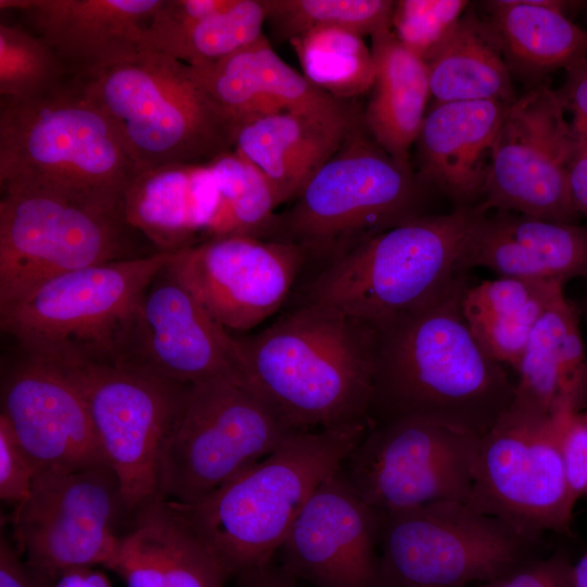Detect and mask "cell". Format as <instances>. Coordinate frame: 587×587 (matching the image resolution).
<instances>
[{"instance_id": "6da1fadb", "label": "cell", "mask_w": 587, "mask_h": 587, "mask_svg": "<svg viewBox=\"0 0 587 587\" xmlns=\"http://www.w3.org/2000/svg\"><path fill=\"white\" fill-rule=\"evenodd\" d=\"M462 279L425 308L376 324L370 422L420 417L483 436L507 411L514 383L470 330Z\"/></svg>"}, {"instance_id": "7a4b0ae2", "label": "cell", "mask_w": 587, "mask_h": 587, "mask_svg": "<svg viewBox=\"0 0 587 587\" xmlns=\"http://www.w3.org/2000/svg\"><path fill=\"white\" fill-rule=\"evenodd\" d=\"M237 340L246 383L288 429L370 422L377 347L374 324L301 303L267 328Z\"/></svg>"}, {"instance_id": "3957f363", "label": "cell", "mask_w": 587, "mask_h": 587, "mask_svg": "<svg viewBox=\"0 0 587 587\" xmlns=\"http://www.w3.org/2000/svg\"><path fill=\"white\" fill-rule=\"evenodd\" d=\"M370 422L297 432L204 499L164 501L216 557L228 577L273 561L313 491L364 437Z\"/></svg>"}, {"instance_id": "277c9868", "label": "cell", "mask_w": 587, "mask_h": 587, "mask_svg": "<svg viewBox=\"0 0 587 587\" xmlns=\"http://www.w3.org/2000/svg\"><path fill=\"white\" fill-rule=\"evenodd\" d=\"M138 174L113 123L78 82L38 99L0 101L1 192L123 201Z\"/></svg>"}, {"instance_id": "5b68a950", "label": "cell", "mask_w": 587, "mask_h": 587, "mask_svg": "<svg viewBox=\"0 0 587 587\" xmlns=\"http://www.w3.org/2000/svg\"><path fill=\"white\" fill-rule=\"evenodd\" d=\"M484 213L480 204L454 208L384 230L323 266L303 288L301 303L374 325L430 305L466 278L460 261Z\"/></svg>"}, {"instance_id": "8992f818", "label": "cell", "mask_w": 587, "mask_h": 587, "mask_svg": "<svg viewBox=\"0 0 587 587\" xmlns=\"http://www.w3.org/2000/svg\"><path fill=\"white\" fill-rule=\"evenodd\" d=\"M172 258L155 252L50 278L0 307L1 330L27 357L60 367L121 362L138 305Z\"/></svg>"}, {"instance_id": "52a82bcc", "label": "cell", "mask_w": 587, "mask_h": 587, "mask_svg": "<svg viewBox=\"0 0 587 587\" xmlns=\"http://www.w3.org/2000/svg\"><path fill=\"white\" fill-rule=\"evenodd\" d=\"M111 120L139 173L208 164L234 149L235 126L191 66L145 50L78 82Z\"/></svg>"}, {"instance_id": "ba28073f", "label": "cell", "mask_w": 587, "mask_h": 587, "mask_svg": "<svg viewBox=\"0 0 587 587\" xmlns=\"http://www.w3.org/2000/svg\"><path fill=\"white\" fill-rule=\"evenodd\" d=\"M425 185L388 154L362 120L309 179L294 205L276 215L266 239L289 241L324 266L369 238L421 212Z\"/></svg>"}, {"instance_id": "9c48e42d", "label": "cell", "mask_w": 587, "mask_h": 587, "mask_svg": "<svg viewBox=\"0 0 587 587\" xmlns=\"http://www.w3.org/2000/svg\"><path fill=\"white\" fill-rule=\"evenodd\" d=\"M123 201L45 190L1 192L0 307L78 268L149 255ZM148 241V240H147Z\"/></svg>"}, {"instance_id": "30bf717a", "label": "cell", "mask_w": 587, "mask_h": 587, "mask_svg": "<svg viewBox=\"0 0 587 587\" xmlns=\"http://www.w3.org/2000/svg\"><path fill=\"white\" fill-rule=\"evenodd\" d=\"M292 433L240 378L222 375L189 385L162 448L159 499L196 503Z\"/></svg>"}, {"instance_id": "8fae6325", "label": "cell", "mask_w": 587, "mask_h": 587, "mask_svg": "<svg viewBox=\"0 0 587 587\" xmlns=\"http://www.w3.org/2000/svg\"><path fill=\"white\" fill-rule=\"evenodd\" d=\"M380 587H466L533 559L538 542L462 501L379 514Z\"/></svg>"}, {"instance_id": "7c38bea8", "label": "cell", "mask_w": 587, "mask_h": 587, "mask_svg": "<svg viewBox=\"0 0 587 587\" xmlns=\"http://www.w3.org/2000/svg\"><path fill=\"white\" fill-rule=\"evenodd\" d=\"M571 411L542 414L514 401L479 437L466 504L538 542L570 533L571 504L560 439Z\"/></svg>"}, {"instance_id": "4fadbf2b", "label": "cell", "mask_w": 587, "mask_h": 587, "mask_svg": "<svg viewBox=\"0 0 587 587\" xmlns=\"http://www.w3.org/2000/svg\"><path fill=\"white\" fill-rule=\"evenodd\" d=\"M125 507L109 463L65 473L37 472L29 496L15 505V548L41 585L104 564L122 535Z\"/></svg>"}, {"instance_id": "5bb4252c", "label": "cell", "mask_w": 587, "mask_h": 587, "mask_svg": "<svg viewBox=\"0 0 587 587\" xmlns=\"http://www.w3.org/2000/svg\"><path fill=\"white\" fill-rule=\"evenodd\" d=\"M60 369L80 389L125 507L134 516L159 500L162 448L189 385L129 362Z\"/></svg>"}, {"instance_id": "9a60e30c", "label": "cell", "mask_w": 587, "mask_h": 587, "mask_svg": "<svg viewBox=\"0 0 587 587\" xmlns=\"http://www.w3.org/2000/svg\"><path fill=\"white\" fill-rule=\"evenodd\" d=\"M479 436L420 417L372 425L342 465L378 514L436 501L466 502Z\"/></svg>"}, {"instance_id": "2e32d148", "label": "cell", "mask_w": 587, "mask_h": 587, "mask_svg": "<svg viewBox=\"0 0 587 587\" xmlns=\"http://www.w3.org/2000/svg\"><path fill=\"white\" fill-rule=\"evenodd\" d=\"M575 143L557 91L538 85L515 99L492 146L480 205L578 223L569 171Z\"/></svg>"}, {"instance_id": "e0dca14e", "label": "cell", "mask_w": 587, "mask_h": 587, "mask_svg": "<svg viewBox=\"0 0 587 587\" xmlns=\"http://www.w3.org/2000/svg\"><path fill=\"white\" fill-rule=\"evenodd\" d=\"M307 262L294 242L226 236L173 253L168 268L218 324L243 332L283 305Z\"/></svg>"}, {"instance_id": "ac0fdd59", "label": "cell", "mask_w": 587, "mask_h": 587, "mask_svg": "<svg viewBox=\"0 0 587 587\" xmlns=\"http://www.w3.org/2000/svg\"><path fill=\"white\" fill-rule=\"evenodd\" d=\"M380 517L342 467L313 491L278 552L282 567L314 587H380Z\"/></svg>"}, {"instance_id": "d6986e66", "label": "cell", "mask_w": 587, "mask_h": 587, "mask_svg": "<svg viewBox=\"0 0 587 587\" xmlns=\"http://www.w3.org/2000/svg\"><path fill=\"white\" fill-rule=\"evenodd\" d=\"M121 362L184 385L222 375L246 382L237 338L204 310L168 264L138 305L128 351Z\"/></svg>"}, {"instance_id": "ffe728a7", "label": "cell", "mask_w": 587, "mask_h": 587, "mask_svg": "<svg viewBox=\"0 0 587 587\" xmlns=\"http://www.w3.org/2000/svg\"><path fill=\"white\" fill-rule=\"evenodd\" d=\"M37 472L108 463L86 400L60 367L25 355L4 376L1 414Z\"/></svg>"}, {"instance_id": "44dd1931", "label": "cell", "mask_w": 587, "mask_h": 587, "mask_svg": "<svg viewBox=\"0 0 587 587\" xmlns=\"http://www.w3.org/2000/svg\"><path fill=\"white\" fill-rule=\"evenodd\" d=\"M163 0H0L58 55L70 77L90 78L145 51V32Z\"/></svg>"}, {"instance_id": "7402d4cb", "label": "cell", "mask_w": 587, "mask_h": 587, "mask_svg": "<svg viewBox=\"0 0 587 587\" xmlns=\"http://www.w3.org/2000/svg\"><path fill=\"white\" fill-rule=\"evenodd\" d=\"M486 267L503 277L553 280L587 278V225L513 212L484 213L465 245L460 270Z\"/></svg>"}, {"instance_id": "603a6c76", "label": "cell", "mask_w": 587, "mask_h": 587, "mask_svg": "<svg viewBox=\"0 0 587 587\" xmlns=\"http://www.w3.org/2000/svg\"><path fill=\"white\" fill-rule=\"evenodd\" d=\"M511 103H436L415 140L420 180L444 192L455 208L479 204L492 146Z\"/></svg>"}, {"instance_id": "cb8c5ba5", "label": "cell", "mask_w": 587, "mask_h": 587, "mask_svg": "<svg viewBox=\"0 0 587 587\" xmlns=\"http://www.w3.org/2000/svg\"><path fill=\"white\" fill-rule=\"evenodd\" d=\"M123 210L157 252L175 253L214 237L222 201L208 164H171L139 173Z\"/></svg>"}, {"instance_id": "d4e9b609", "label": "cell", "mask_w": 587, "mask_h": 587, "mask_svg": "<svg viewBox=\"0 0 587 587\" xmlns=\"http://www.w3.org/2000/svg\"><path fill=\"white\" fill-rule=\"evenodd\" d=\"M104 566L126 587H224L229 578L200 537L160 499L133 516Z\"/></svg>"}, {"instance_id": "484cf974", "label": "cell", "mask_w": 587, "mask_h": 587, "mask_svg": "<svg viewBox=\"0 0 587 587\" xmlns=\"http://www.w3.org/2000/svg\"><path fill=\"white\" fill-rule=\"evenodd\" d=\"M361 120L292 111L270 113L239 125L233 150L265 176L280 204L299 195Z\"/></svg>"}, {"instance_id": "4316f807", "label": "cell", "mask_w": 587, "mask_h": 587, "mask_svg": "<svg viewBox=\"0 0 587 587\" xmlns=\"http://www.w3.org/2000/svg\"><path fill=\"white\" fill-rule=\"evenodd\" d=\"M578 319V308L564 289L559 291L536 323L515 370L514 402L548 415L579 411L587 353Z\"/></svg>"}, {"instance_id": "83f0119b", "label": "cell", "mask_w": 587, "mask_h": 587, "mask_svg": "<svg viewBox=\"0 0 587 587\" xmlns=\"http://www.w3.org/2000/svg\"><path fill=\"white\" fill-rule=\"evenodd\" d=\"M484 5V20L511 73L539 79L587 58V30L567 16L586 1L496 0Z\"/></svg>"}, {"instance_id": "f1b7e54d", "label": "cell", "mask_w": 587, "mask_h": 587, "mask_svg": "<svg viewBox=\"0 0 587 587\" xmlns=\"http://www.w3.org/2000/svg\"><path fill=\"white\" fill-rule=\"evenodd\" d=\"M371 38L375 78L362 122L388 154L410 165V148L421 130L430 95L428 66L398 40L391 28L378 30Z\"/></svg>"}, {"instance_id": "f546056e", "label": "cell", "mask_w": 587, "mask_h": 587, "mask_svg": "<svg viewBox=\"0 0 587 587\" xmlns=\"http://www.w3.org/2000/svg\"><path fill=\"white\" fill-rule=\"evenodd\" d=\"M563 289L559 282L500 276L467 285L461 311L484 350L515 371L536 323Z\"/></svg>"}, {"instance_id": "4dcf8cb0", "label": "cell", "mask_w": 587, "mask_h": 587, "mask_svg": "<svg viewBox=\"0 0 587 587\" xmlns=\"http://www.w3.org/2000/svg\"><path fill=\"white\" fill-rule=\"evenodd\" d=\"M428 66L436 103L515 100L511 72L485 20L467 10Z\"/></svg>"}, {"instance_id": "1f68e13d", "label": "cell", "mask_w": 587, "mask_h": 587, "mask_svg": "<svg viewBox=\"0 0 587 587\" xmlns=\"http://www.w3.org/2000/svg\"><path fill=\"white\" fill-rule=\"evenodd\" d=\"M265 21L264 0H235L225 11L188 22L166 17L158 9L146 28L145 48L199 66L258 40Z\"/></svg>"}, {"instance_id": "d6a6232c", "label": "cell", "mask_w": 587, "mask_h": 587, "mask_svg": "<svg viewBox=\"0 0 587 587\" xmlns=\"http://www.w3.org/2000/svg\"><path fill=\"white\" fill-rule=\"evenodd\" d=\"M303 75L339 100L370 91L375 62L363 36L342 28H315L290 41Z\"/></svg>"}, {"instance_id": "836d02e7", "label": "cell", "mask_w": 587, "mask_h": 587, "mask_svg": "<svg viewBox=\"0 0 587 587\" xmlns=\"http://www.w3.org/2000/svg\"><path fill=\"white\" fill-rule=\"evenodd\" d=\"M215 178L222 211L213 238L250 236L266 239L278 204L265 176L235 150L208 163Z\"/></svg>"}, {"instance_id": "e575fe53", "label": "cell", "mask_w": 587, "mask_h": 587, "mask_svg": "<svg viewBox=\"0 0 587 587\" xmlns=\"http://www.w3.org/2000/svg\"><path fill=\"white\" fill-rule=\"evenodd\" d=\"M274 38L291 39L315 28H342L361 36L391 28L395 1L264 0Z\"/></svg>"}, {"instance_id": "d590c367", "label": "cell", "mask_w": 587, "mask_h": 587, "mask_svg": "<svg viewBox=\"0 0 587 587\" xmlns=\"http://www.w3.org/2000/svg\"><path fill=\"white\" fill-rule=\"evenodd\" d=\"M73 80L54 51L21 25L0 23V96L4 101L45 97Z\"/></svg>"}, {"instance_id": "8d00e7d4", "label": "cell", "mask_w": 587, "mask_h": 587, "mask_svg": "<svg viewBox=\"0 0 587 587\" xmlns=\"http://www.w3.org/2000/svg\"><path fill=\"white\" fill-rule=\"evenodd\" d=\"M257 87L279 111H292L327 118L359 115L346 102L312 84L273 50L264 34L246 47Z\"/></svg>"}, {"instance_id": "74e56055", "label": "cell", "mask_w": 587, "mask_h": 587, "mask_svg": "<svg viewBox=\"0 0 587 587\" xmlns=\"http://www.w3.org/2000/svg\"><path fill=\"white\" fill-rule=\"evenodd\" d=\"M469 2L464 0L395 1L391 30L411 52L427 63L448 39Z\"/></svg>"}, {"instance_id": "f35d334b", "label": "cell", "mask_w": 587, "mask_h": 587, "mask_svg": "<svg viewBox=\"0 0 587 587\" xmlns=\"http://www.w3.org/2000/svg\"><path fill=\"white\" fill-rule=\"evenodd\" d=\"M37 471L13 434L7 420L0 415V498L16 504L30 494Z\"/></svg>"}, {"instance_id": "ab89813d", "label": "cell", "mask_w": 587, "mask_h": 587, "mask_svg": "<svg viewBox=\"0 0 587 587\" xmlns=\"http://www.w3.org/2000/svg\"><path fill=\"white\" fill-rule=\"evenodd\" d=\"M561 454L571 504L575 505L587 489V411H571L565 416Z\"/></svg>"}, {"instance_id": "60d3db41", "label": "cell", "mask_w": 587, "mask_h": 587, "mask_svg": "<svg viewBox=\"0 0 587 587\" xmlns=\"http://www.w3.org/2000/svg\"><path fill=\"white\" fill-rule=\"evenodd\" d=\"M484 587H573V564L563 553L533 558Z\"/></svg>"}, {"instance_id": "b9f144b4", "label": "cell", "mask_w": 587, "mask_h": 587, "mask_svg": "<svg viewBox=\"0 0 587 587\" xmlns=\"http://www.w3.org/2000/svg\"><path fill=\"white\" fill-rule=\"evenodd\" d=\"M565 72L564 84L557 95L570 114L569 125L577 153L587 150V58L570 65Z\"/></svg>"}, {"instance_id": "7bdbcfd3", "label": "cell", "mask_w": 587, "mask_h": 587, "mask_svg": "<svg viewBox=\"0 0 587 587\" xmlns=\"http://www.w3.org/2000/svg\"><path fill=\"white\" fill-rule=\"evenodd\" d=\"M22 560L17 549L5 538L0 542V587H41Z\"/></svg>"}, {"instance_id": "ee69618b", "label": "cell", "mask_w": 587, "mask_h": 587, "mask_svg": "<svg viewBox=\"0 0 587 587\" xmlns=\"http://www.w3.org/2000/svg\"><path fill=\"white\" fill-rule=\"evenodd\" d=\"M236 587H297V580L273 561L236 576Z\"/></svg>"}, {"instance_id": "f6af8a7d", "label": "cell", "mask_w": 587, "mask_h": 587, "mask_svg": "<svg viewBox=\"0 0 587 587\" xmlns=\"http://www.w3.org/2000/svg\"><path fill=\"white\" fill-rule=\"evenodd\" d=\"M569 185L576 211L587 218V150L575 154L570 165Z\"/></svg>"}, {"instance_id": "bcb514c9", "label": "cell", "mask_w": 587, "mask_h": 587, "mask_svg": "<svg viewBox=\"0 0 587 587\" xmlns=\"http://www.w3.org/2000/svg\"><path fill=\"white\" fill-rule=\"evenodd\" d=\"M50 587H111V584L103 573L86 567L60 575Z\"/></svg>"}, {"instance_id": "7dc6e473", "label": "cell", "mask_w": 587, "mask_h": 587, "mask_svg": "<svg viewBox=\"0 0 587 587\" xmlns=\"http://www.w3.org/2000/svg\"><path fill=\"white\" fill-rule=\"evenodd\" d=\"M573 587H587V552L573 565Z\"/></svg>"}, {"instance_id": "c3c4849f", "label": "cell", "mask_w": 587, "mask_h": 587, "mask_svg": "<svg viewBox=\"0 0 587 587\" xmlns=\"http://www.w3.org/2000/svg\"><path fill=\"white\" fill-rule=\"evenodd\" d=\"M578 311L583 313V316L585 319V322L587 324V291L582 300V305L578 308ZM579 411H587V379L584 388V394L582 398L580 409Z\"/></svg>"}, {"instance_id": "681fc988", "label": "cell", "mask_w": 587, "mask_h": 587, "mask_svg": "<svg viewBox=\"0 0 587 587\" xmlns=\"http://www.w3.org/2000/svg\"><path fill=\"white\" fill-rule=\"evenodd\" d=\"M585 496H587V489H586V491H585Z\"/></svg>"}]
</instances>
